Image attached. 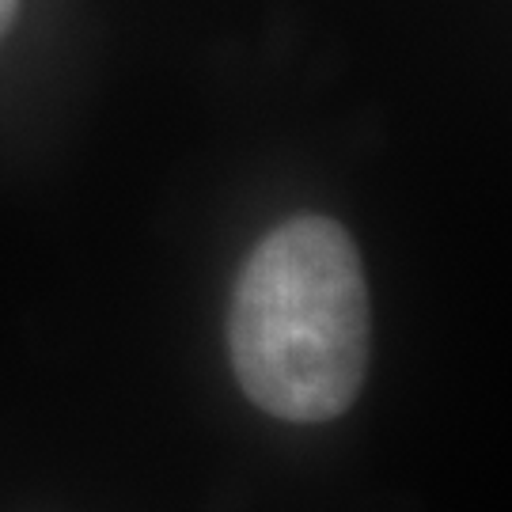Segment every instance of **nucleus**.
Returning a JSON list of instances; mask_svg holds the SVG:
<instances>
[{
	"label": "nucleus",
	"mask_w": 512,
	"mask_h": 512,
	"mask_svg": "<svg viewBox=\"0 0 512 512\" xmlns=\"http://www.w3.org/2000/svg\"><path fill=\"white\" fill-rule=\"evenodd\" d=\"M228 353L247 399L281 421H330L353 406L368 372V281L338 220L304 213L251 251Z\"/></svg>",
	"instance_id": "nucleus-1"
},
{
	"label": "nucleus",
	"mask_w": 512,
	"mask_h": 512,
	"mask_svg": "<svg viewBox=\"0 0 512 512\" xmlns=\"http://www.w3.org/2000/svg\"><path fill=\"white\" fill-rule=\"evenodd\" d=\"M16 8H19V0H0V38L8 35V27H12V19H16Z\"/></svg>",
	"instance_id": "nucleus-2"
}]
</instances>
